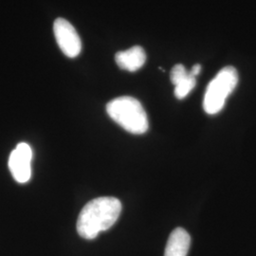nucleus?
<instances>
[{
  "mask_svg": "<svg viewBox=\"0 0 256 256\" xmlns=\"http://www.w3.org/2000/svg\"><path fill=\"white\" fill-rule=\"evenodd\" d=\"M122 203L112 196L92 200L82 208L77 220V232L81 238L92 240L102 232L110 229L119 218Z\"/></svg>",
  "mask_w": 256,
  "mask_h": 256,
  "instance_id": "nucleus-1",
  "label": "nucleus"
},
{
  "mask_svg": "<svg viewBox=\"0 0 256 256\" xmlns=\"http://www.w3.org/2000/svg\"><path fill=\"white\" fill-rule=\"evenodd\" d=\"M55 39L66 56L75 58L82 50V41L75 28L64 18H57L54 23Z\"/></svg>",
  "mask_w": 256,
  "mask_h": 256,
  "instance_id": "nucleus-4",
  "label": "nucleus"
},
{
  "mask_svg": "<svg viewBox=\"0 0 256 256\" xmlns=\"http://www.w3.org/2000/svg\"><path fill=\"white\" fill-rule=\"evenodd\" d=\"M106 112L111 119L131 134H144L149 128L146 110L133 97L122 96L110 101Z\"/></svg>",
  "mask_w": 256,
  "mask_h": 256,
  "instance_id": "nucleus-2",
  "label": "nucleus"
},
{
  "mask_svg": "<svg viewBox=\"0 0 256 256\" xmlns=\"http://www.w3.org/2000/svg\"><path fill=\"white\" fill-rule=\"evenodd\" d=\"M196 77H194L192 74L189 72V75L184 80L174 86L176 97L180 100L184 99L190 92H192V88L196 86Z\"/></svg>",
  "mask_w": 256,
  "mask_h": 256,
  "instance_id": "nucleus-8",
  "label": "nucleus"
},
{
  "mask_svg": "<svg viewBox=\"0 0 256 256\" xmlns=\"http://www.w3.org/2000/svg\"><path fill=\"white\" fill-rule=\"evenodd\" d=\"M200 72H202V66L200 64H196L192 66L190 74H192L194 77H196L198 74H200Z\"/></svg>",
  "mask_w": 256,
  "mask_h": 256,
  "instance_id": "nucleus-10",
  "label": "nucleus"
},
{
  "mask_svg": "<svg viewBox=\"0 0 256 256\" xmlns=\"http://www.w3.org/2000/svg\"><path fill=\"white\" fill-rule=\"evenodd\" d=\"M189 75V72L185 68V66L182 64H178L174 66V68L171 70L170 74V79L173 84H178V82H182L187 76Z\"/></svg>",
  "mask_w": 256,
  "mask_h": 256,
  "instance_id": "nucleus-9",
  "label": "nucleus"
},
{
  "mask_svg": "<svg viewBox=\"0 0 256 256\" xmlns=\"http://www.w3.org/2000/svg\"><path fill=\"white\" fill-rule=\"evenodd\" d=\"M32 151L26 142H20L12 151L9 158V168L14 178L19 183H26L32 176Z\"/></svg>",
  "mask_w": 256,
  "mask_h": 256,
  "instance_id": "nucleus-5",
  "label": "nucleus"
},
{
  "mask_svg": "<svg viewBox=\"0 0 256 256\" xmlns=\"http://www.w3.org/2000/svg\"><path fill=\"white\" fill-rule=\"evenodd\" d=\"M191 245L189 234L182 229H174L167 241L164 256H187Z\"/></svg>",
  "mask_w": 256,
  "mask_h": 256,
  "instance_id": "nucleus-7",
  "label": "nucleus"
},
{
  "mask_svg": "<svg viewBox=\"0 0 256 256\" xmlns=\"http://www.w3.org/2000/svg\"><path fill=\"white\" fill-rule=\"evenodd\" d=\"M115 60L120 68L134 72L146 64V54L142 46H134L126 50L119 52L115 55Z\"/></svg>",
  "mask_w": 256,
  "mask_h": 256,
  "instance_id": "nucleus-6",
  "label": "nucleus"
},
{
  "mask_svg": "<svg viewBox=\"0 0 256 256\" xmlns=\"http://www.w3.org/2000/svg\"><path fill=\"white\" fill-rule=\"evenodd\" d=\"M238 82V70L234 66H225L208 84L203 100V108L209 115L223 110L227 98Z\"/></svg>",
  "mask_w": 256,
  "mask_h": 256,
  "instance_id": "nucleus-3",
  "label": "nucleus"
}]
</instances>
